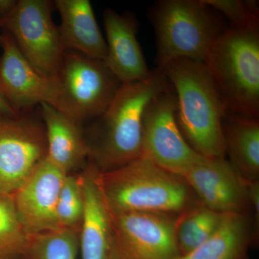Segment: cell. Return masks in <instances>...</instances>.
<instances>
[{"label": "cell", "instance_id": "cell-17", "mask_svg": "<svg viewBox=\"0 0 259 259\" xmlns=\"http://www.w3.org/2000/svg\"><path fill=\"white\" fill-rule=\"evenodd\" d=\"M95 165L81 175L83 213L79 231L82 259H110V236L106 207L97 187Z\"/></svg>", "mask_w": 259, "mask_h": 259}, {"label": "cell", "instance_id": "cell-23", "mask_svg": "<svg viewBox=\"0 0 259 259\" xmlns=\"http://www.w3.org/2000/svg\"><path fill=\"white\" fill-rule=\"evenodd\" d=\"M83 213V193L81 177L66 175L56 206L59 228L80 229Z\"/></svg>", "mask_w": 259, "mask_h": 259}, {"label": "cell", "instance_id": "cell-7", "mask_svg": "<svg viewBox=\"0 0 259 259\" xmlns=\"http://www.w3.org/2000/svg\"><path fill=\"white\" fill-rule=\"evenodd\" d=\"M107 212L110 259H175L180 255L177 222L170 214Z\"/></svg>", "mask_w": 259, "mask_h": 259}, {"label": "cell", "instance_id": "cell-6", "mask_svg": "<svg viewBox=\"0 0 259 259\" xmlns=\"http://www.w3.org/2000/svg\"><path fill=\"white\" fill-rule=\"evenodd\" d=\"M58 79L55 109L79 125L102 115L122 84L103 61L73 51L65 52Z\"/></svg>", "mask_w": 259, "mask_h": 259}, {"label": "cell", "instance_id": "cell-20", "mask_svg": "<svg viewBox=\"0 0 259 259\" xmlns=\"http://www.w3.org/2000/svg\"><path fill=\"white\" fill-rule=\"evenodd\" d=\"M29 241L13 195L0 194V259H25Z\"/></svg>", "mask_w": 259, "mask_h": 259}, {"label": "cell", "instance_id": "cell-15", "mask_svg": "<svg viewBox=\"0 0 259 259\" xmlns=\"http://www.w3.org/2000/svg\"><path fill=\"white\" fill-rule=\"evenodd\" d=\"M60 14L59 33L65 51L105 61L106 40L99 28L93 6L89 0H56Z\"/></svg>", "mask_w": 259, "mask_h": 259}, {"label": "cell", "instance_id": "cell-25", "mask_svg": "<svg viewBox=\"0 0 259 259\" xmlns=\"http://www.w3.org/2000/svg\"><path fill=\"white\" fill-rule=\"evenodd\" d=\"M248 198L250 206L255 213V223L258 222L259 218V185L256 180H250L248 182Z\"/></svg>", "mask_w": 259, "mask_h": 259}, {"label": "cell", "instance_id": "cell-5", "mask_svg": "<svg viewBox=\"0 0 259 259\" xmlns=\"http://www.w3.org/2000/svg\"><path fill=\"white\" fill-rule=\"evenodd\" d=\"M157 46V68L177 59L204 63L225 30L202 0H161L150 10Z\"/></svg>", "mask_w": 259, "mask_h": 259}, {"label": "cell", "instance_id": "cell-12", "mask_svg": "<svg viewBox=\"0 0 259 259\" xmlns=\"http://www.w3.org/2000/svg\"><path fill=\"white\" fill-rule=\"evenodd\" d=\"M66 175L46 156L13 194L19 218L30 236L59 229L56 206Z\"/></svg>", "mask_w": 259, "mask_h": 259}, {"label": "cell", "instance_id": "cell-24", "mask_svg": "<svg viewBox=\"0 0 259 259\" xmlns=\"http://www.w3.org/2000/svg\"><path fill=\"white\" fill-rule=\"evenodd\" d=\"M210 9L222 13L231 22L232 26L259 25L258 3L241 0H202Z\"/></svg>", "mask_w": 259, "mask_h": 259}, {"label": "cell", "instance_id": "cell-26", "mask_svg": "<svg viewBox=\"0 0 259 259\" xmlns=\"http://www.w3.org/2000/svg\"><path fill=\"white\" fill-rule=\"evenodd\" d=\"M18 1L15 0H0V22L8 18L13 13Z\"/></svg>", "mask_w": 259, "mask_h": 259}, {"label": "cell", "instance_id": "cell-19", "mask_svg": "<svg viewBox=\"0 0 259 259\" xmlns=\"http://www.w3.org/2000/svg\"><path fill=\"white\" fill-rule=\"evenodd\" d=\"M249 223L243 212H227L216 231L195 249L175 259H241L250 241Z\"/></svg>", "mask_w": 259, "mask_h": 259}, {"label": "cell", "instance_id": "cell-11", "mask_svg": "<svg viewBox=\"0 0 259 259\" xmlns=\"http://www.w3.org/2000/svg\"><path fill=\"white\" fill-rule=\"evenodd\" d=\"M0 45V90L13 108L20 112L42 104L56 108L60 94L58 77L34 67L8 32L2 35Z\"/></svg>", "mask_w": 259, "mask_h": 259}, {"label": "cell", "instance_id": "cell-13", "mask_svg": "<svg viewBox=\"0 0 259 259\" xmlns=\"http://www.w3.org/2000/svg\"><path fill=\"white\" fill-rule=\"evenodd\" d=\"M204 207L221 213L243 212L250 205L248 182L226 158L204 157L181 177Z\"/></svg>", "mask_w": 259, "mask_h": 259}, {"label": "cell", "instance_id": "cell-14", "mask_svg": "<svg viewBox=\"0 0 259 259\" xmlns=\"http://www.w3.org/2000/svg\"><path fill=\"white\" fill-rule=\"evenodd\" d=\"M106 32L107 57L104 62L121 83L147 79L148 69L138 41L137 20L134 15H121L112 9L104 12Z\"/></svg>", "mask_w": 259, "mask_h": 259}, {"label": "cell", "instance_id": "cell-10", "mask_svg": "<svg viewBox=\"0 0 259 259\" xmlns=\"http://www.w3.org/2000/svg\"><path fill=\"white\" fill-rule=\"evenodd\" d=\"M30 110L0 114V194L13 195L47 156L45 125Z\"/></svg>", "mask_w": 259, "mask_h": 259}, {"label": "cell", "instance_id": "cell-8", "mask_svg": "<svg viewBox=\"0 0 259 259\" xmlns=\"http://www.w3.org/2000/svg\"><path fill=\"white\" fill-rule=\"evenodd\" d=\"M54 3L20 0L8 18L0 22L21 54L40 72L58 77L65 51L59 27L53 21Z\"/></svg>", "mask_w": 259, "mask_h": 259}, {"label": "cell", "instance_id": "cell-1", "mask_svg": "<svg viewBox=\"0 0 259 259\" xmlns=\"http://www.w3.org/2000/svg\"><path fill=\"white\" fill-rule=\"evenodd\" d=\"M171 88L164 70L156 68L143 81L122 83L93 125L90 157L100 171L115 169L142 154L143 118L149 102Z\"/></svg>", "mask_w": 259, "mask_h": 259}, {"label": "cell", "instance_id": "cell-22", "mask_svg": "<svg viewBox=\"0 0 259 259\" xmlns=\"http://www.w3.org/2000/svg\"><path fill=\"white\" fill-rule=\"evenodd\" d=\"M224 213L203 207L193 209L177 222L176 236L180 255L186 254L203 243L216 231Z\"/></svg>", "mask_w": 259, "mask_h": 259}, {"label": "cell", "instance_id": "cell-21", "mask_svg": "<svg viewBox=\"0 0 259 259\" xmlns=\"http://www.w3.org/2000/svg\"><path fill=\"white\" fill-rule=\"evenodd\" d=\"M79 231L59 228L30 236L25 259H76Z\"/></svg>", "mask_w": 259, "mask_h": 259}, {"label": "cell", "instance_id": "cell-4", "mask_svg": "<svg viewBox=\"0 0 259 259\" xmlns=\"http://www.w3.org/2000/svg\"><path fill=\"white\" fill-rule=\"evenodd\" d=\"M230 112L259 116V25L225 29L204 61Z\"/></svg>", "mask_w": 259, "mask_h": 259}, {"label": "cell", "instance_id": "cell-3", "mask_svg": "<svg viewBox=\"0 0 259 259\" xmlns=\"http://www.w3.org/2000/svg\"><path fill=\"white\" fill-rule=\"evenodd\" d=\"M95 180L105 207L112 212L171 214L185 210L190 202L185 181L143 156L115 169L97 168Z\"/></svg>", "mask_w": 259, "mask_h": 259}, {"label": "cell", "instance_id": "cell-28", "mask_svg": "<svg viewBox=\"0 0 259 259\" xmlns=\"http://www.w3.org/2000/svg\"><path fill=\"white\" fill-rule=\"evenodd\" d=\"M1 38H2V35H0V40H1Z\"/></svg>", "mask_w": 259, "mask_h": 259}, {"label": "cell", "instance_id": "cell-18", "mask_svg": "<svg viewBox=\"0 0 259 259\" xmlns=\"http://www.w3.org/2000/svg\"><path fill=\"white\" fill-rule=\"evenodd\" d=\"M226 153L231 163L248 180H256L259 173V121L227 111L223 120Z\"/></svg>", "mask_w": 259, "mask_h": 259}, {"label": "cell", "instance_id": "cell-2", "mask_svg": "<svg viewBox=\"0 0 259 259\" xmlns=\"http://www.w3.org/2000/svg\"><path fill=\"white\" fill-rule=\"evenodd\" d=\"M163 69L176 95L177 123L186 141L204 157H226L223 120L228 110L205 64L177 59Z\"/></svg>", "mask_w": 259, "mask_h": 259}, {"label": "cell", "instance_id": "cell-27", "mask_svg": "<svg viewBox=\"0 0 259 259\" xmlns=\"http://www.w3.org/2000/svg\"><path fill=\"white\" fill-rule=\"evenodd\" d=\"M20 112L16 111L13 108L0 90V114L5 115L14 116L18 115Z\"/></svg>", "mask_w": 259, "mask_h": 259}, {"label": "cell", "instance_id": "cell-16", "mask_svg": "<svg viewBox=\"0 0 259 259\" xmlns=\"http://www.w3.org/2000/svg\"><path fill=\"white\" fill-rule=\"evenodd\" d=\"M45 125L48 159L66 175L90 157L87 139L80 125L47 104L40 105Z\"/></svg>", "mask_w": 259, "mask_h": 259}, {"label": "cell", "instance_id": "cell-9", "mask_svg": "<svg viewBox=\"0 0 259 259\" xmlns=\"http://www.w3.org/2000/svg\"><path fill=\"white\" fill-rule=\"evenodd\" d=\"M141 156L180 178L204 158L191 147L181 132L172 86L156 95L145 110Z\"/></svg>", "mask_w": 259, "mask_h": 259}]
</instances>
